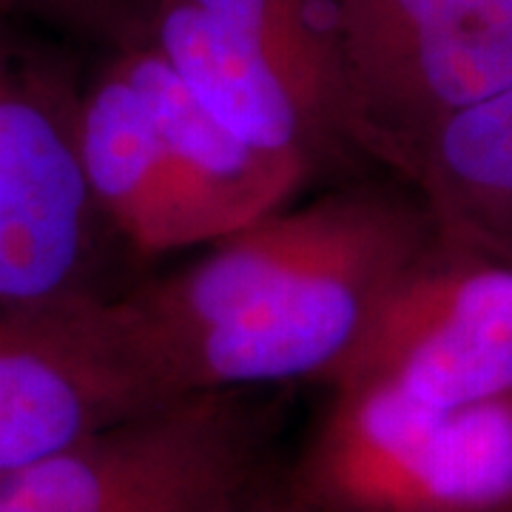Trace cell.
<instances>
[{
	"instance_id": "3957f363",
	"label": "cell",
	"mask_w": 512,
	"mask_h": 512,
	"mask_svg": "<svg viewBox=\"0 0 512 512\" xmlns=\"http://www.w3.org/2000/svg\"><path fill=\"white\" fill-rule=\"evenodd\" d=\"M86 32L160 57L237 137L311 177L359 154L328 0H100Z\"/></svg>"
},
{
	"instance_id": "52a82bcc",
	"label": "cell",
	"mask_w": 512,
	"mask_h": 512,
	"mask_svg": "<svg viewBox=\"0 0 512 512\" xmlns=\"http://www.w3.org/2000/svg\"><path fill=\"white\" fill-rule=\"evenodd\" d=\"M114 239L77 148V83L23 49L0 12V308L103 291Z\"/></svg>"
},
{
	"instance_id": "277c9868",
	"label": "cell",
	"mask_w": 512,
	"mask_h": 512,
	"mask_svg": "<svg viewBox=\"0 0 512 512\" xmlns=\"http://www.w3.org/2000/svg\"><path fill=\"white\" fill-rule=\"evenodd\" d=\"M276 404L208 390L0 478V512H276Z\"/></svg>"
},
{
	"instance_id": "ba28073f",
	"label": "cell",
	"mask_w": 512,
	"mask_h": 512,
	"mask_svg": "<svg viewBox=\"0 0 512 512\" xmlns=\"http://www.w3.org/2000/svg\"><path fill=\"white\" fill-rule=\"evenodd\" d=\"M325 384L439 410L512 396V265L436 237Z\"/></svg>"
},
{
	"instance_id": "7a4b0ae2",
	"label": "cell",
	"mask_w": 512,
	"mask_h": 512,
	"mask_svg": "<svg viewBox=\"0 0 512 512\" xmlns=\"http://www.w3.org/2000/svg\"><path fill=\"white\" fill-rule=\"evenodd\" d=\"M109 55L77 86V148L109 237L140 256L208 248L293 202L311 180L202 106L140 46Z\"/></svg>"
},
{
	"instance_id": "5b68a950",
	"label": "cell",
	"mask_w": 512,
	"mask_h": 512,
	"mask_svg": "<svg viewBox=\"0 0 512 512\" xmlns=\"http://www.w3.org/2000/svg\"><path fill=\"white\" fill-rule=\"evenodd\" d=\"M276 512H501L512 504V396L439 410L382 387H328Z\"/></svg>"
},
{
	"instance_id": "9c48e42d",
	"label": "cell",
	"mask_w": 512,
	"mask_h": 512,
	"mask_svg": "<svg viewBox=\"0 0 512 512\" xmlns=\"http://www.w3.org/2000/svg\"><path fill=\"white\" fill-rule=\"evenodd\" d=\"M168 402L117 293L0 308V478Z\"/></svg>"
},
{
	"instance_id": "8fae6325",
	"label": "cell",
	"mask_w": 512,
	"mask_h": 512,
	"mask_svg": "<svg viewBox=\"0 0 512 512\" xmlns=\"http://www.w3.org/2000/svg\"><path fill=\"white\" fill-rule=\"evenodd\" d=\"M100 0H0V12H26V15H40V18L55 20V23H69L74 29H89L94 12Z\"/></svg>"
},
{
	"instance_id": "8992f818",
	"label": "cell",
	"mask_w": 512,
	"mask_h": 512,
	"mask_svg": "<svg viewBox=\"0 0 512 512\" xmlns=\"http://www.w3.org/2000/svg\"><path fill=\"white\" fill-rule=\"evenodd\" d=\"M353 146L407 177L427 137L512 89V0H328Z\"/></svg>"
},
{
	"instance_id": "7c38bea8",
	"label": "cell",
	"mask_w": 512,
	"mask_h": 512,
	"mask_svg": "<svg viewBox=\"0 0 512 512\" xmlns=\"http://www.w3.org/2000/svg\"><path fill=\"white\" fill-rule=\"evenodd\" d=\"M501 512H512V504H510V507H504V510H501Z\"/></svg>"
},
{
	"instance_id": "30bf717a",
	"label": "cell",
	"mask_w": 512,
	"mask_h": 512,
	"mask_svg": "<svg viewBox=\"0 0 512 512\" xmlns=\"http://www.w3.org/2000/svg\"><path fill=\"white\" fill-rule=\"evenodd\" d=\"M404 180L441 242L512 265V89L441 123Z\"/></svg>"
},
{
	"instance_id": "6da1fadb",
	"label": "cell",
	"mask_w": 512,
	"mask_h": 512,
	"mask_svg": "<svg viewBox=\"0 0 512 512\" xmlns=\"http://www.w3.org/2000/svg\"><path fill=\"white\" fill-rule=\"evenodd\" d=\"M433 239L419 197L350 185L276 208L117 305L168 399L328 382Z\"/></svg>"
}]
</instances>
